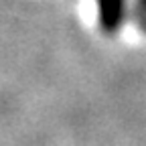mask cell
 <instances>
[{
  "label": "cell",
  "mask_w": 146,
  "mask_h": 146,
  "mask_svg": "<svg viewBox=\"0 0 146 146\" xmlns=\"http://www.w3.org/2000/svg\"><path fill=\"white\" fill-rule=\"evenodd\" d=\"M122 12V0H100V16L106 27L114 29L120 21Z\"/></svg>",
  "instance_id": "obj_1"
}]
</instances>
